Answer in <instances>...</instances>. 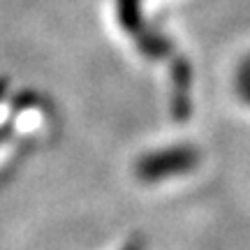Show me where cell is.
<instances>
[{
  "label": "cell",
  "instance_id": "6da1fadb",
  "mask_svg": "<svg viewBox=\"0 0 250 250\" xmlns=\"http://www.w3.org/2000/svg\"><path fill=\"white\" fill-rule=\"evenodd\" d=\"M197 165V151L190 146H176V148H165V151H155L144 155L137 162V179L142 181H162L171 176V174H183L190 171Z\"/></svg>",
  "mask_w": 250,
  "mask_h": 250
},
{
  "label": "cell",
  "instance_id": "7a4b0ae2",
  "mask_svg": "<svg viewBox=\"0 0 250 250\" xmlns=\"http://www.w3.org/2000/svg\"><path fill=\"white\" fill-rule=\"evenodd\" d=\"M118 5V19L123 28L134 37V42L139 46V51L146 54L148 58H165L171 51V44L144 26L142 21V0H116Z\"/></svg>",
  "mask_w": 250,
  "mask_h": 250
},
{
  "label": "cell",
  "instance_id": "3957f363",
  "mask_svg": "<svg viewBox=\"0 0 250 250\" xmlns=\"http://www.w3.org/2000/svg\"><path fill=\"white\" fill-rule=\"evenodd\" d=\"M125 250H142V246H139V243H132V246H127Z\"/></svg>",
  "mask_w": 250,
  "mask_h": 250
}]
</instances>
